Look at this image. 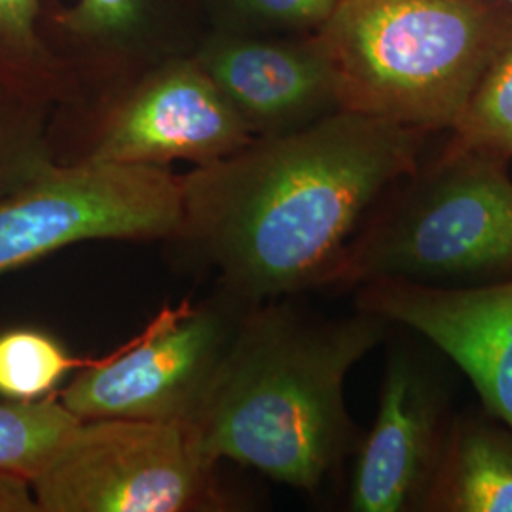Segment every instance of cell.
Instances as JSON below:
<instances>
[{
    "label": "cell",
    "instance_id": "e0dca14e",
    "mask_svg": "<svg viewBox=\"0 0 512 512\" xmlns=\"http://www.w3.org/2000/svg\"><path fill=\"white\" fill-rule=\"evenodd\" d=\"M338 0H198L205 31L256 37L315 35Z\"/></svg>",
    "mask_w": 512,
    "mask_h": 512
},
{
    "label": "cell",
    "instance_id": "ac0fdd59",
    "mask_svg": "<svg viewBox=\"0 0 512 512\" xmlns=\"http://www.w3.org/2000/svg\"><path fill=\"white\" fill-rule=\"evenodd\" d=\"M448 133L458 147L492 150L512 160V38L482 74Z\"/></svg>",
    "mask_w": 512,
    "mask_h": 512
},
{
    "label": "cell",
    "instance_id": "7c38bea8",
    "mask_svg": "<svg viewBox=\"0 0 512 512\" xmlns=\"http://www.w3.org/2000/svg\"><path fill=\"white\" fill-rule=\"evenodd\" d=\"M50 33L78 101L154 61L192 54L205 23L198 0H74L55 10Z\"/></svg>",
    "mask_w": 512,
    "mask_h": 512
},
{
    "label": "cell",
    "instance_id": "52a82bcc",
    "mask_svg": "<svg viewBox=\"0 0 512 512\" xmlns=\"http://www.w3.org/2000/svg\"><path fill=\"white\" fill-rule=\"evenodd\" d=\"M181 215L171 167L54 160L0 196V275L82 241H171Z\"/></svg>",
    "mask_w": 512,
    "mask_h": 512
},
{
    "label": "cell",
    "instance_id": "9a60e30c",
    "mask_svg": "<svg viewBox=\"0 0 512 512\" xmlns=\"http://www.w3.org/2000/svg\"><path fill=\"white\" fill-rule=\"evenodd\" d=\"M57 393L38 401L0 403V471L33 480L78 425Z\"/></svg>",
    "mask_w": 512,
    "mask_h": 512
},
{
    "label": "cell",
    "instance_id": "ba28073f",
    "mask_svg": "<svg viewBox=\"0 0 512 512\" xmlns=\"http://www.w3.org/2000/svg\"><path fill=\"white\" fill-rule=\"evenodd\" d=\"M249 306L219 289L202 304L165 308L124 348L80 368L57 397L78 420L190 423Z\"/></svg>",
    "mask_w": 512,
    "mask_h": 512
},
{
    "label": "cell",
    "instance_id": "277c9868",
    "mask_svg": "<svg viewBox=\"0 0 512 512\" xmlns=\"http://www.w3.org/2000/svg\"><path fill=\"white\" fill-rule=\"evenodd\" d=\"M509 164L503 154L448 141L372 207L332 289L372 281L467 287L511 277Z\"/></svg>",
    "mask_w": 512,
    "mask_h": 512
},
{
    "label": "cell",
    "instance_id": "8992f818",
    "mask_svg": "<svg viewBox=\"0 0 512 512\" xmlns=\"http://www.w3.org/2000/svg\"><path fill=\"white\" fill-rule=\"evenodd\" d=\"M183 421L80 420L31 480L38 512H207L228 501Z\"/></svg>",
    "mask_w": 512,
    "mask_h": 512
},
{
    "label": "cell",
    "instance_id": "d6986e66",
    "mask_svg": "<svg viewBox=\"0 0 512 512\" xmlns=\"http://www.w3.org/2000/svg\"><path fill=\"white\" fill-rule=\"evenodd\" d=\"M54 110L0 88V196L16 190L54 162Z\"/></svg>",
    "mask_w": 512,
    "mask_h": 512
},
{
    "label": "cell",
    "instance_id": "3957f363",
    "mask_svg": "<svg viewBox=\"0 0 512 512\" xmlns=\"http://www.w3.org/2000/svg\"><path fill=\"white\" fill-rule=\"evenodd\" d=\"M317 38L340 107L450 131L512 38L511 0H338Z\"/></svg>",
    "mask_w": 512,
    "mask_h": 512
},
{
    "label": "cell",
    "instance_id": "8fae6325",
    "mask_svg": "<svg viewBox=\"0 0 512 512\" xmlns=\"http://www.w3.org/2000/svg\"><path fill=\"white\" fill-rule=\"evenodd\" d=\"M192 54L253 137L308 128L342 110L317 33L256 37L207 29Z\"/></svg>",
    "mask_w": 512,
    "mask_h": 512
},
{
    "label": "cell",
    "instance_id": "44dd1931",
    "mask_svg": "<svg viewBox=\"0 0 512 512\" xmlns=\"http://www.w3.org/2000/svg\"><path fill=\"white\" fill-rule=\"evenodd\" d=\"M511 2H512V0H511Z\"/></svg>",
    "mask_w": 512,
    "mask_h": 512
},
{
    "label": "cell",
    "instance_id": "7a4b0ae2",
    "mask_svg": "<svg viewBox=\"0 0 512 512\" xmlns=\"http://www.w3.org/2000/svg\"><path fill=\"white\" fill-rule=\"evenodd\" d=\"M389 327L357 308L323 317L285 298L251 304L188 423L203 456L298 492L321 490L357 444L346 404L349 372Z\"/></svg>",
    "mask_w": 512,
    "mask_h": 512
},
{
    "label": "cell",
    "instance_id": "ffe728a7",
    "mask_svg": "<svg viewBox=\"0 0 512 512\" xmlns=\"http://www.w3.org/2000/svg\"><path fill=\"white\" fill-rule=\"evenodd\" d=\"M0 512H38L29 480L0 471Z\"/></svg>",
    "mask_w": 512,
    "mask_h": 512
},
{
    "label": "cell",
    "instance_id": "2e32d148",
    "mask_svg": "<svg viewBox=\"0 0 512 512\" xmlns=\"http://www.w3.org/2000/svg\"><path fill=\"white\" fill-rule=\"evenodd\" d=\"M90 361L73 355L44 330H4L0 332V397L18 403L44 399Z\"/></svg>",
    "mask_w": 512,
    "mask_h": 512
},
{
    "label": "cell",
    "instance_id": "30bf717a",
    "mask_svg": "<svg viewBox=\"0 0 512 512\" xmlns=\"http://www.w3.org/2000/svg\"><path fill=\"white\" fill-rule=\"evenodd\" d=\"M355 291L357 310L408 327L446 353L484 410L512 431V275L467 287L372 281Z\"/></svg>",
    "mask_w": 512,
    "mask_h": 512
},
{
    "label": "cell",
    "instance_id": "4fadbf2b",
    "mask_svg": "<svg viewBox=\"0 0 512 512\" xmlns=\"http://www.w3.org/2000/svg\"><path fill=\"white\" fill-rule=\"evenodd\" d=\"M423 512H512V431L486 410L452 420Z\"/></svg>",
    "mask_w": 512,
    "mask_h": 512
},
{
    "label": "cell",
    "instance_id": "5b68a950",
    "mask_svg": "<svg viewBox=\"0 0 512 512\" xmlns=\"http://www.w3.org/2000/svg\"><path fill=\"white\" fill-rule=\"evenodd\" d=\"M251 139L194 54L124 74L55 109L50 122L52 154L63 164L200 167Z\"/></svg>",
    "mask_w": 512,
    "mask_h": 512
},
{
    "label": "cell",
    "instance_id": "5bb4252c",
    "mask_svg": "<svg viewBox=\"0 0 512 512\" xmlns=\"http://www.w3.org/2000/svg\"><path fill=\"white\" fill-rule=\"evenodd\" d=\"M61 0H0V88L48 109L71 105L78 82L52 40Z\"/></svg>",
    "mask_w": 512,
    "mask_h": 512
},
{
    "label": "cell",
    "instance_id": "9c48e42d",
    "mask_svg": "<svg viewBox=\"0 0 512 512\" xmlns=\"http://www.w3.org/2000/svg\"><path fill=\"white\" fill-rule=\"evenodd\" d=\"M452 420L437 374L410 351L393 349L376 418L357 446L349 511H423Z\"/></svg>",
    "mask_w": 512,
    "mask_h": 512
},
{
    "label": "cell",
    "instance_id": "6da1fadb",
    "mask_svg": "<svg viewBox=\"0 0 512 512\" xmlns=\"http://www.w3.org/2000/svg\"><path fill=\"white\" fill-rule=\"evenodd\" d=\"M429 135L338 110L308 128L253 137L184 173L171 241L247 304L332 289L368 213L420 165Z\"/></svg>",
    "mask_w": 512,
    "mask_h": 512
}]
</instances>
